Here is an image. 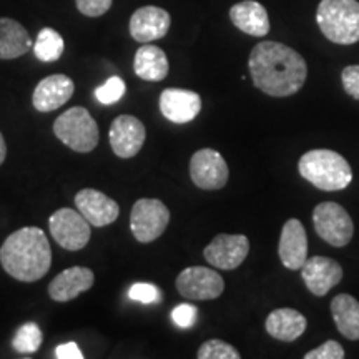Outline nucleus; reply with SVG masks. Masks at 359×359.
<instances>
[{"mask_svg":"<svg viewBox=\"0 0 359 359\" xmlns=\"http://www.w3.org/2000/svg\"><path fill=\"white\" fill-rule=\"evenodd\" d=\"M43 334L39 325L35 323H25L17 330L15 336L12 339V348L20 354L37 353L42 346Z\"/></svg>","mask_w":359,"mask_h":359,"instance_id":"nucleus-26","label":"nucleus"},{"mask_svg":"<svg viewBox=\"0 0 359 359\" xmlns=\"http://www.w3.org/2000/svg\"><path fill=\"white\" fill-rule=\"evenodd\" d=\"M110 147L120 158H132L142 150L147 140V130L137 116L118 115L110 125Z\"/></svg>","mask_w":359,"mask_h":359,"instance_id":"nucleus-12","label":"nucleus"},{"mask_svg":"<svg viewBox=\"0 0 359 359\" xmlns=\"http://www.w3.org/2000/svg\"><path fill=\"white\" fill-rule=\"evenodd\" d=\"M32 48V39L17 20L0 17V60H12L25 55Z\"/></svg>","mask_w":359,"mask_h":359,"instance_id":"nucleus-23","label":"nucleus"},{"mask_svg":"<svg viewBox=\"0 0 359 359\" xmlns=\"http://www.w3.org/2000/svg\"><path fill=\"white\" fill-rule=\"evenodd\" d=\"M190 177L201 190H222L230 178V170L219 151L201 148L190 160Z\"/></svg>","mask_w":359,"mask_h":359,"instance_id":"nucleus-10","label":"nucleus"},{"mask_svg":"<svg viewBox=\"0 0 359 359\" xmlns=\"http://www.w3.org/2000/svg\"><path fill=\"white\" fill-rule=\"evenodd\" d=\"M316 22L323 35L338 45L359 42V2L358 0H321Z\"/></svg>","mask_w":359,"mask_h":359,"instance_id":"nucleus-4","label":"nucleus"},{"mask_svg":"<svg viewBox=\"0 0 359 359\" xmlns=\"http://www.w3.org/2000/svg\"><path fill=\"white\" fill-rule=\"evenodd\" d=\"M133 70L137 77L145 82H161L167 79L170 72L167 53L156 45L143 43V47L135 53Z\"/></svg>","mask_w":359,"mask_h":359,"instance_id":"nucleus-22","label":"nucleus"},{"mask_svg":"<svg viewBox=\"0 0 359 359\" xmlns=\"http://www.w3.org/2000/svg\"><path fill=\"white\" fill-rule=\"evenodd\" d=\"M172 320L178 327H191L198 320V309L193 304H178L172 311Z\"/></svg>","mask_w":359,"mask_h":359,"instance_id":"nucleus-31","label":"nucleus"},{"mask_svg":"<svg viewBox=\"0 0 359 359\" xmlns=\"http://www.w3.org/2000/svg\"><path fill=\"white\" fill-rule=\"evenodd\" d=\"M172 25V17L165 8L145 6L137 8L130 17V34L140 43H150L163 39Z\"/></svg>","mask_w":359,"mask_h":359,"instance_id":"nucleus-13","label":"nucleus"},{"mask_svg":"<svg viewBox=\"0 0 359 359\" xmlns=\"http://www.w3.org/2000/svg\"><path fill=\"white\" fill-rule=\"evenodd\" d=\"M52 238L69 251L83 250L92 236L90 223L83 215L72 208H60L48 218Z\"/></svg>","mask_w":359,"mask_h":359,"instance_id":"nucleus-8","label":"nucleus"},{"mask_svg":"<svg viewBox=\"0 0 359 359\" xmlns=\"http://www.w3.org/2000/svg\"><path fill=\"white\" fill-rule=\"evenodd\" d=\"M177 290L185 299L210 302L223 294L224 281L219 273L212 268H185L177 278Z\"/></svg>","mask_w":359,"mask_h":359,"instance_id":"nucleus-9","label":"nucleus"},{"mask_svg":"<svg viewBox=\"0 0 359 359\" xmlns=\"http://www.w3.org/2000/svg\"><path fill=\"white\" fill-rule=\"evenodd\" d=\"M74 92V80L67 77V75L55 74L50 75V77H45L43 80H40L34 90V109L40 114H48V111L60 109L70 100Z\"/></svg>","mask_w":359,"mask_h":359,"instance_id":"nucleus-17","label":"nucleus"},{"mask_svg":"<svg viewBox=\"0 0 359 359\" xmlns=\"http://www.w3.org/2000/svg\"><path fill=\"white\" fill-rule=\"evenodd\" d=\"M65 50V42L62 35L53 29H42L39 32L37 42L34 43V53L42 62H57Z\"/></svg>","mask_w":359,"mask_h":359,"instance_id":"nucleus-25","label":"nucleus"},{"mask_svg":"<svg viewBox=\"0 0 359 359\" xmlns=\"http://www.w3.org/2000/svg\"><path fill=\"white\" fill-rule=\"evenodd\" d=\"M55 358L58 359H83V354L75 343L60 344L55 349Z\"/></svg>","mask_w":359,"mask_h":359,"instance_id":"nucleus-34","label":"nucleus"},{"mask_svg":"<svg viewBox=\"0 0 359 359\" xmlns=\"http://www.w3.org/2000/svg\"><path fill=\"white\" fill-rule=\"evenodd\" d=\"M198 359H240V353L222 339H208L196 353Z\"/></svg>","mask_w":359,"mask_h":359,"instance_id":"nucleus-27","label":"nucleus"},{"mask_svg":"<svg viewBox=\"0 0 359 359\" xmlns=\"http://www.w3.org/2000/svg\"><path fill=\"white\" fill-rule=\"evenodd\" d=\"M125 82L120 77H110L105 83L95 88V98L103 105H111L116 103L125 95Z\"/></svg>","mask_w":359,"mask_h":359,"instance_id":"nucleus-28","label":"nucleus"},{"mask_svg":"<svg viewBox=\"0 0 359 359\" xmlns=\"http://www.w3.org/2000/svg\"><path fill=\"white\" fill-rule=\"evenodd\" d=\"M114 0H75L80 13L85 17H102L110 11Z\"/></svg>","mask_w":359,"mask_h":359,"instance_id":"nucleus-32","label":"nucleus"},{"mask_svg":"<svg viewBox=\"0 0 359 359\" xmlns=\"http://www.w3.org/2000/svg\"><path fill=\"white\" fill-rule=\"evenodd\" d=\"M0 263L15 280L24 283L42 280L52 266V248L47 235L35 226L13 231L0 248Z\"/></svg>","mask_w":359,"mask_h":359,"instance_id":"nucleus-2","label":"nucleus"},{"mask_svg":"<svg viewBox=\"0 0 359 359\" xmlns=\"http://www.w3.org/2000/svg\"><path fill=\"white\" fill-rule=\"evenodd\" d=\"M53 133L64 145L77 154H90L100 142L98 125L83 107H72L65 114L57 116L53 122Z\"/></svg>","mask_w":359,"mask_h":359,"instance_id":"nucleus-5","label":"nucleus"},{"mask_svg":"<svg viewBox=\"0 0 359 359\" xmlns=\"http://www.w3.org/2000/svg\"><path fill=\"white\" fill-rule=\"evenodd\" d=\"M95 275L90 268L72 266L64 269L53 278L48 285V296L57 303H67L77 298L79 294L92 290Z\"/></svg>","mask_w":359,"mask_h":359,"instance_id":"nucleus-19","label":"nucleus"},{"mask_svg":"<svg viewBox=\"0 0 359 359\" xmlns=\"http://www.w3.org/2000/svg\"><path fill=\"white\" fill-rule=\"evenodd\" d=\"M278 255L281 263L288 269H302L308 259V236L303 223L296 218H290L283 224Z\"/></svg>","mask_w":359,"mask_h":359,"instance_id":"nucleus-18","label":"nucleus"},{"mask_svg":"<svg viewBox=\"0 0 359 359\" xmlns=\"http://www.w3.org/2000/svg\"><path fill=\"white\" fill-rule=\"evenodd\" d=\"M233 25L243 34L264 37L269 32V17L266 8L257 0H243L230 8Z\"/></svg>","mask_w":359,"mask_h":359,"instance_id":"nucleus-20","label":"nucleus"},{"mask_svg":"<svg viewBox=\"0 0 359 359\" xmlns=\"http://www.w3.org/2000/svg\"><path fill=\"white\" fill-rule=\"evenodd\" d=\"M248 69L255 87L269 97H291L306 82V60L288 45L259 42L248 58Z\"/></svg>","mask_w":359,"mask_h":359,"instance_id":"nucleus-1","label":"nucleus"},{"mask_svg":"<svg viewBox=\"0 0 359 359\" xmlns=\"http://www.w3.org/2000/svg\"><path fill=\"white\" fill-rule=\"evenodd\" d=\"M158 103L165 118L178 125L190 123L201 111V97L185 88L163 90Z\"/></svg>","mask_w":359,"mask_h":359,"instance_id":"nucleus-15","label":"nucleus"},{"mask_svg":"<svg viewBox=\"0 0 359 359\" xmlns=\"http://www.w3.org/2000/svg\"><path fill=\"white\" fill-rule=\"evenodd\" d=\"M250 253V240L245 235H222L215 236L206 248L203 257L206 262L218 269H236L245 262Z\"/></svg>","mask_w":359,"mask_h":359,"instance_id":"nucleus-11","label":"nucleus"},{"mask_svg":"<svg viewBox=\"0 0 359 359\" xmlns=\"http://www.w3.org/2000/svg\"><path fill=\"white\" fill-rule=\"evenodd\" d=\"M306 318L293 308L275 309L268 314L266 323H264L266 333L271 338L286 341V343L298 339L306 331Z\"/></svg>","mask_w":359,"mask_h":359,"instance_id":"nucleus-21","label":"nucleus"},{"mask_svg":"<svg viewBox=\"0 0 359 359\" xmlns=\"http://www.w3.org/2000/svg\"><path fill=\"white\" fill-rule=\"evenodd\" d=\"M299 175L323 191H339L351 185L353 170L344 156L333 150H309L299 158Z\"/></svg>","mask_w":359,"mask_h":359,"instance_id":"nucleus-3","label":"nucleus"},{"mask_svg":"<svg viewBox=\"0 0 359 359\" xmlns=\"http://www.w3.org/2000/svg\"><path fill=\"white\" fill-rule=\"evenodd\" d=\"M341 82L344 92L354 100H359V65H349L341 72Z\"/></svg>","mask_w":359,"mask_h":359,"instance_id":"nucleus-33","label":"nucleus"},{"mask_svg":"<svg viewBox=\"0 0 359 359\" xmlns=\"http://www.w3.org/2000/svg\"><path fill=\"white\" fill-rule=\"evenodd\" d=\"M7 158V143L4 140V135L0 132V165Z\"/></svg>","mask_w":359,"mask_h":359,"instance_id":"nucleus-35","label":"nucleus"},{"mask_svg":"<svg viewBox=\"0 0 359 359\" xmlns=\"http://www.w3.org/2000/svg\"><path fill=\"white\" fill-rule=\"evenodd\" d=\"M302 276L306 288L314 296H325L343 280V268L331 258L313 257L303 264Z\"/></svg>","mask_w":359,"mask_h":359,"instance_id":"nucleus-16","label":"nucleus"},{"mask_svg":"<svg viewBox=\"0 0 359 359\" xmlns=\"http://www.w3.org/2000/svg\"><path fill=\"white\" fill-rule=\"evenodd\" d=\"M344 349L338 341H326L320 348L311 349V351L304 354V359H343Z\"/></svg>","mask_w":359,"mask_h":359,"instance_id":"nucleus-30","label":"nucleus"},{"mask_svg":"<svg viewBox=\"0 0 359 359\" xmlns=\"http://www.w3.org/2000/svg\"><path fill=\"white\" fill-rule=\"evenodd\" d=\"M313 224L320 238L334 248H343L353 240V219L346 210L334 201H323L314 206Z\"/></svg>","mask_w":359,"mask_h":359,"instance_id":"nucleus-6","label":"nucleus"},{"mask_svg":"<svg viewBox=\"0 0 359 359\" xmlns=\"http://www.w3.org/2000/svg\"><path fill=\"white\" fill-rule=\"evenodd\" d=\"M75 206L83 218L92 224V226L103 228L111 224L118 218L120 208L115 200L107 196L105 193L93 190V188H83L75 195Z\"/></svg>","mask_w":359,"mask_h":359,"instance_id":"nucleus-14","label":"nucleus"},{"mask_svg":"<svg viewBox=\"0 0 359 359\" xmlns=\"http://www.w3.org/2000/svg\"><path fill=\"white\" fill-rule=\"evenodd\" d=\"M128 296L130 299L137 303L151 304L160 302L161 291L155 285H150V283H135L132 288L128 290Z\"/></svg>","mask_w":359,"mask_h":359,"instance_id":"nucleus-29","label":"nucleus"},{"mask_svg":"<svg viewBox=\"0 0 359 359\" xmlns=\"http://www.w3.org/2000/svg\"><path fill=\"white\" fill-rule=\"evenodd\" d=\"M168 223V206L156 198H140L130 213V230L140 243H151L160 238Z\"/></svg>","mask_w":359,"mask_h":359,"instance_id":"nucleus-7","label":"nucleus"},{"mask_svg":"<svg viewBox=\"0 0 359 359\" xmlns=\"http://www.w3.org/2000/svg\"><path fill=\"white\" fill-rule=\"evenodd\" d=\"M331 314L336 327L346 339H359V302L354 296L341 293L331 302Z\"/></svg>","mask_w":359,"mask_h":359,"instance_id":"nucleus-24","label":"nucleus"}]
</instances>
